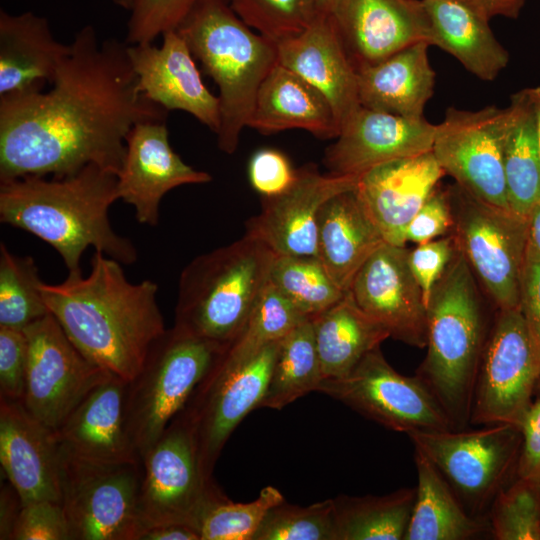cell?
Instances as JSON below:
<instances>
[{
	"mask_svg": "<svg viewBox=\"0 0 540 540\" xmlns=\"http://www.w3.org/2000/svg\"><path fill=\"white\" fill-rule=\"evenodd\" d=\"M70 44L49 90L0 96V181L64 177L88 165L117 176L132 127L166 118L138 90L126 42L100 44L87 25Z\"/></svg>",
	"mask_w": 540,
	"mask_h": 540,
	"instance_id": "6da1fadb",
	"label": "cell"
},
{
	"mask_svg": "<svg viewBox=\"0 0 540 540\" xmlns=\"http://www.w3.org/2000/svg\"><path fill=\"white\" fill-rule=\"evenodd\" d=\"M90 267L87 276L68 273L59 284L43 282L44 301L86 358L129 382L166 331L158 285L131 283L122 263L98 251Z\"/></svg>",
	"mask_w": 540,
	"mask_h": 540,
	"instance_id": "7a4b0ae2",
	"label": "cell"
},
{
	"mask_svg": "<svg viewBox=\"0 0 540 540\" xmlns=\"http://www.w3.org/2000/svg\"><path fill=\"white\" fill-rule=\"evenodd\" d=\"M117 200V176L96 165L51 179L24 176L0 181V221L48 243L69 274L82 272L81 257L89 247L130 265L137 250L109 219Z\"/></svg>",
	"mask_w": 540,
	"mask_h": 540,
	"instance_id": "3957f363",
	"label": "cell"
},
{
	"mask_svg": "<svg viewBox=\"0 0 540 540\" xmlns=\"http://www.w3.org/2000/svg\"><path fill=\"white\" fill-rule=\"evenodd\" d=\"M426 320L427 352L415 375L440 404L453 429H465L489 332L474 273L458 248L433 287Z\"/></svg>",
	"mask_w": 540,
	"mask_h": 540,
	"instance_id": "277c9868",
	"label": "cell"
},
{
	"mask_svg": "<svg viewBox=\"0 0 540 540\" xmlns=\"http://www.w3.org/2000/svg\"><path fill=\"white\" fill-rule=\"evenodd\" d=\"M219 90L221 151H236L258 89L278 62L276 43L247 26L228 0H202L177 28Z\"/></svg>",
	"mask_w": 540,
	"mask_h": 540,
	"instance_id": "5b68a950",
	"label": "cell"
},
{
	"mask_svg": "<svg viewBox=\"0 0 540 540\" xmlns=\"http://www.w3.org/2000/svg\"><path fill=\"white\" fill-rule=\"evenodd\" d=\"M275 257L247 234L195 257L179 277L174 326L227 347L267 287Z\"/></svg>",
	"mask_w": 540,
	"mask_h": 540,
	"instance_id": "8992f818",
	"label": "cell"
},
{
	"mask_svg": "<svg viewBox=\"0 0 540 540\" xmlns=\"http://www.w3.org/2000/svg\"><path fill=\"white\" fill-rule=\"evenodd\" d=\"M225 348L177 326L153 343L126 395L127 430L140 458L185 408Z\"/></svg>",
	"mask_w": 540,
	"mask_h": 540,
	"instance_id": "52a82bcc",
	"label": "cell"
},
{
	"mask_svg": "<svg viewBox=\"0 0 540 540\" xmlns=\"http://www.w3.org/2000/svg\"><path fill=\"white\" fill-rule=\"evenodd\" d=\"M447 481L466 511L488 520L497 495L516 477L522 447L520 425L419 431L407 435Z\"/></svg>",
	"mask_w": 540,
	"mask_h": 540,
	"instance_id": "ba28073f",
	"label": "cell"
},
{
	"mask_svg": "<svg viewBox=\"0 0 540 540\" xmlns=\"http://www.w3.org/2000/svg\"><path fill=\"white\" fill-rule=\"evenodd\" d=\"M456 246L499 310L519 308L527 249L526 218L466 192L447 189Z\"/></svg>",
	"mask_w": 540,
	"mask_h": 540,
	"instance_id": "9c48e42d",
	"label": "cell"
},
{
	"mask_svg": "<svg viewBox=\"0 0 540 540\" xmlns=\"http://www.w3.org/2000/svg\"><path fill=\"white\" fill-rule=\"evenodd\" d=\"M141 462L140 534L164 524H185L198 530L203 512L222 492L203 475L191 427L181 412Z\"/></svg>",
	"mask_w": 540,
	"mask_h": 540,
	"instance_id": "30bf717a",
	"label": "cell"
},
{
	"mask_svg": "<svg viewBox=\"0 0 540 540\" xmlns=\"http://www.w3.org/2000/svg\"><path fill=\"white\" fill-rule=\"evenodd\" d=\"M142 462L91 463L61 454V504L71 540H138Z\"/></svg>",
	"mask_w": 540,
	"mask_h": 540,
	"instance_id": "8fae6325",
	"label": "cell"
},
{
	"mask_svg": "<svg viewBox=\"0 0 540 540\" xmlns=\"http://www.w3.org/2000/svg\"><path fill=\"white\" fill-rule=\"evenodd\" d=\"M540 385V352L519 308L499 310L482 353L470 424L521 425Z\"/></svg>",
	"mask_w": 540,
	"mask_h": 540,
	"instance_id": "7c38bea8",
	"label": "cell"
},
{
	"mask_svg": "<svg viewBox=\"0 0 540 540\" xmlns=\"http://www.w3.org/2000/svg\"><path fill=\"white\" fill-rule=\"evenodd\" d=\"M317 392L326 394L380 425L407 435L451 430L453 426L435 397L415 375L398 373L380 346L370 351L346 376L323 379Z\"/></svg>",
	"mask_w": 540,
	"mask_h": 540,
	"instance_id": "4fadbf2b",
	"label": "cell"
},
{
	"mask_svg": "<svg viewBox=\"0 0 540 540\" xmlns=\"http://www.w3.org/2000/svg\"><path fill=\"white\" fill-rule=\"evenodd\" d=\"M24 332L28 361L22 403L33 417L56 430L111 372L86 358L51 313Z\"/></svg>",
	"mask_w": 540,
	"mask_h": 540,
	"instance_id": "5bb4252c",
	"label": "cell"
},
{
	"mask_svg": "<svg viewBox=\"0 0 540 540\" xmlns=\"http://www.w3.org/2000/svg\"><path fill=\"white\" fill-rule=\"evenodd\" d=\"M279 344L280 340L269 344L232 371L209 370L181 411L191 427L207 480H213L215 463L234 429L263 399Z\"/></svg>",
	"mask_w": 540,
	"mask_h": 540,
	"instance_id": "9a60e30c",
	"label": "cell"
},
{
	"mask_svg": "<svg viewBox=\"0 0 540 540\" xmlns=\"http://www.w3.org/2000/svg\"><path fill=\"white\" fill-rule=\"evenodd\" d=\"M505 110L448 108L436 125L432 152L444 173L474 197L510 209L503 164Z\"/></svg>",
	"mask_w": 540,
	"mask_h": 540,
	"instance_id": "2e32d148",
	"label": "cell"
},
{
	"mask_svg": "<svg viewBox=\"0 0 540 540\" xmlns=\"http://www.w3.org/2000/svg\"><path fill=\"white\" fill-rule=\"evenodd\" d=\"M361 175L322 174L314 165L297 169L283 193L262 197L261 211L246 223V234L275 255L318 257V218L326 201L357 187Z\"/></svg>",
	"mask_w": 540,
	"mask_h": 540,
	"instance_id": "e0dca14e",
	"label": "cell"
},
{
	"mask_svg": "<svg viewBox=\"0 0 540 540\" xmlns=\"http://www.w3.org/2000/svg\"><path fill=\"white\" fill-rule=\"evenodd\" d=\"M409 250L384 242L363 264L349 291L391 338L426 347V304L408 262Z\"/></svg>",
	"mask_w": 540,
	"mask_h": 540,
	"instance_id": "ac0fdd59",
	"label": "cell"
},
{
	"mask_svg": "<svg viewBox=\"0 0 540 540\" xmlns=\"http://www.w3.org/2000/svg\"><path fill=\"white\" fill-rule=\"evenodd\" d=\"M165 119L136 123L126 137V152L117 174V194L135 209L140 224L156 226L162 198L186 184H203L210 174L186 164L169 143Z\"/></svg>",
	"mask_w": 540,
	"mask_h": 540,
	"instance_id": "d6986e66",
	"label": "cell"
},
{
	"mask_svg": "<svg viewBox=\"0 0 540 540\" xmlns=\"http://www.w3.org/2000/svg\"><path fill=\"white\" fill-rule=\"evenodd\" d=\"M436 125L358 107L327 147L323 163L334 175H362L379 165L432 151Z\"/></svg>",
	"mask_w": 540,
	"mask_h": 540,
	"instance_id": "ffe728a7",
	"label": "cell"
},
{
	"mask_svg": "<svg viewBox=\"0 0 540 540\" xmlns=\"http://www.w3.org/2000/svg\"><path fill=\"white\" fill-rule=\"evenodd\" d=\"M153 43L127 44V54L138 90L165 110H182L217 134L220 105L204 84L186 40L177 30Z\"/></svg>",
	"mask_w": 540,
	"mask_h": 540,
	"instance_id": "44dd1931",
	"label": "cell"
},
{
	"mask_svg": "<svg viewBox=\"0 0 540 540\" xmlns=\"http://www.w3.org/2000/svg\"><path fill=\"white\" fill-rule=\"evenodd\" d=\"M331 17L356 70L415 43L430 45L421 0H339Z\"/></svg>",
	"mask_w": 540,
	"mask_h": 540,
	"instance_id": "7402d4cb",
	"label": "cell"
},
{
	"mask_svg": "<svg viewBox=\"0 0 540 540\" xmlns=\"http://www.w3.org/2000/svg\"><path fill=\"white\" fill-rule=\"evenodd\" d=\"M0 462L22 504L62 500L61 452L55 430L22 401L0 398Z\"/></svg>",
	"mask_w": 540,
	"mask_h": 540,
	"instance_id": "603a6c76",
	"label": "cell"
},
{
	"mask_svg": "<svg viewBox=\"0 0 540 540\" xmlns=\"http://www.w3.org/2000/svg\"><path fill=\"white\" fill-rule=\"evenodd\" d=\"M128 381L109 374L55 430L62 455L91 463L141 461L126 424Z\"/></svg>",
	"mask_w": 540,
	"mask_h": 540,
	"instance_id": "cb8c5ba5",
	"label": "cell"
},
{
	"mask_svg": "<svg viewBox=\"0 0 540 540\" xmlns=\"http://www.w3.org/2000/svg\"><path fill=\"white\" fill-rule=\"evenodd\" d=\"M445 175L432 151L362 174L356 190L385 242L406 246L405 230Z\"/></svg>",
	"mask_w": 540,
	"mask_h": 540,
	"instance_id": "d4e9b609",
	"label": "cell"
},
{
	"mask_svg": "<svg viewBox=\"0 0 540 540\" xmlns=\"http://www.w3.org/2000/svg\"><path fill=\"white\" fill-rule=\"evenodd\" d=\"M276 46L278 62L328 99L341 128L361 105L357 70L331 15L319 14L302 33Z\"/></svg>",
	"mask_w": 540,
	"mask_h": 540,
	"instance_id": "484cf974",
	"label": "cell"
},
{
	"mask_svg": "<svg viewBox=\"0 0 540 540\" xmlns=\"http://www.w3.org/2000/svg\"><path fill=\"white\" fill-rule=\"evenodd\" d=\"M70 49L54 38L46 18L1 10L0 96L43 90Z\"/></svg>",
	"mask_w": 540,
	"mask_h": 540,
	"instance_id": "4316f807",
	"label": "cell"
},
{
	"mask_svg": "<svg viewBox=\"0 0 540 540\" xmlns=\"http://www.w3.org/2000/svg\"><path fill=\"white\" fill-rule=\"evenodd\" d=\"M247 126L262 134L303 129L320 139L336 138L340 132L328 99L279 62L261 83Z\"/></svg>",
	"mask_w": 540,
	"mask_h": 540,
	"instance_id": "83f0119b",
	"label": "cell"
},
{
	"mask_svg": "<svg viewBox=\"0 0 540 540\" xmlns=\"http://www.w3.org/2000/svg\"><path fill=\"white\" fill-rule=\"evenodd\" d=\"M384 242L356 188L333 196L322 206L318 218V258L345 292Z\"/></svg>",
	"mask_w": 540,
	"mask_h": 540,
	"instance_id": "f1b7e54d",
	"label": "cell"
},
{
	"mask_svg": "<svg viewBox=\"0 0 540 540\" xmlns=\"http://www.w3.org/2000/svg\"><path fill=\"white\" fill-rule=\"evenodd\" d=\"M429 46L427 42H418L377 63L358 68L360 105L407 118H423L435 84Z\"/></svg>",
	"mask_w": 540,
	"mask_h": 540,
	"instance_id": "f546056e",
	"label": "cell"
},
{
	"mask_svg": "<svg viewBox=\"0 0 540 540\" xmlns=\"http://www.w3.org/2000/svg\"><path fill=\"white\" fill-rule=\"evenodd\" d=\"M430 22V45L454 56L476 77L491 81L509 57L491 31L490 17L472 0H422Z\"/></svg>",
	"mask_w": 540,
	"mask_h": 540,
	"instance_id": "4dcf8cb0",
	"label": "cell"
},
{
	"mask_svg": "<svg viewBox=\"0 0 540 540\" xmlns=\"http://www.w3.org/2000/svg\"><path fill=\"white\" fill-rule=\"evenodd\" d=\"M311 321L323 379L346 376L390 337L357 305L350 291Z\"/></svg>",
	"mask_w": 540,
	"mask_h": 540,
	"instance_id": "1f68e13d",
	"label": "cell"
},
{
	"mask_svg": "<svg viewBox=\"0 0 540 540\" xmlns=\"http://www.w3.org/2000/svg\"><path fill=\"white\" fill-rule=\"evenodd\" d=\"M415 502L404 540H470L489 532L487 519L469 514L436 467L414 450Z\"/></svg>",
	"mask_w": 540,
	"mask_h": 540,
	"instance_id": "d6a6232c",
	"label": "cell"
},
{
	"mask_svg": "<svg viewBox=\"0 0 540 540\" xmlns=\"http://www.w3.org/2000/svg\"><path fill=\"white\" fill-rule=\"evenodd\" d=\"M503 164L510 209L526 218L540 199V147L529 89L504 108Z\"/></svg>",
	"mask_w": 540,
	"mask_h": 540,
	"instance_id": "836d02e7",
	"label": "cell"
},
{
	"mask_svg": "<svg viewBox=\"0 0 540 540\" xmlns=\"http://www.w3.org/2000/svg\"><path fill=\"white\" fill-rule=\"evenodd\" d=\"M415 496V487H405L382 496L333 498L336 540H404Z\"/></svg>",
	"mask_w": 540,
	"mask_h": 540,
	"instance_id": "e575fe53",
	"label": "cell"
},
{
	"mask_svg": "<svg viewBox=\"0 0 540 540\" xmlns=\"http://www.w3.org/2000/svg\"><path fill=\"white\" fill-rule=\"evenodd\" d=\"M311 319L280 340L266 393L258 408L280 410L298 398L317 392L322 381Z\"/></svg>",
	"mask_w": 540,
	"mask_h": 540,
	"instance_id": "d590c367",
	"label": "cell"
},
{
	"mask_svg": "<svg viewBox=\"0 0 540 540\" xmlns=\"http://www.w3.org/2000/svg\"><path fill=\"white\" fill-rule=\"evenodd\" d=\"M307 319L269 281L241 332L209 370L225 373L238 368Z\"/></svg>",
	"mask_w": 540,
	"mask_h": 540,
	"instance_id": "8d00e7d4",
	"label": "cell"
},
{
	"mask_svg": "<svg viewBox=\"0 0 540 540\" xmlns=\"http://www.w3.org/2000/svg\"><path fill=\"white\" fill-rule=\"evenodd\" d=\"M270 283L305 317L311 319L338 302L345 292L314 256L276 255Z\"/></svg>",
	"mask_w": 540,
	"mask_h": 540,
	"instance_id": "74e56055",
	"label": "cell"
},
{
	"mask_svg": "<svg viewBox=\"0 0 540 540\" xmlns=\"http://www.w3.org/2000/svg\"><path fill=\"white\" fill-rule=\"evenodd\" d=\"M38 267L30 256L0 245V326L24 330L50 312L44 301Z\"/></svg>",
	"mask_w": 540,
	"mask_h": 540,
	"instance_id": "f35d334b",
	"label": "cell"
},
{
	"mask_svg": "<svg viewBox=\"0 0 540 540\" xmlns=\"http://www.w3.org/2000/svg\"><path fill=\"white\" fill-rule=\"evenodd\" d=\"M487 518L496 540H540V479L516 477L497 495Z\"/></svg>",
	"mask_w": 540,
	"mask_h": 540,
	"instance_id": "ab89813d",
	"label": "cell"
},
{
	"mask_svg": "<svg viewBox=\"0 0 540 540\" xmlns=\"http://www.w3.org/2000/svg\"><path fill=\"white\" fill-rule=\"evenodd\" d=\"M284 500L273 486L264 487L255 500L247 503L232 502L221 493L200 518V539L253 540L267 512Z\"/></svg>",
	"mask_w": 540,
	"mask_h": 540,
	"instance_id": "60d3db41",
	"label": "cell"
},
{
	"mask_svg": "<svg viewBox=\"0 0 540 540\" xmlns=\"http://www.w3.org/2000/svg\"><path fill=\"white\" fill-rule=\"evenodd\" d=\"M253 540H336L334 500L308 506L284 500L267 512Z\"/></svg>",
	"mask_w": 540,
	"mask_h": 540,
	"instance_id": "b9f144b4",
	"label": "cell"
},
{
	"mask_svg": "<svg viewBox=\"0 0 540 540\" xmlns=\"http://www.w3.org/2000/svg\"><path fill=\"white\" fill-rule=\"evenodd\" d=\"M236 15L278 43L302 33L320 14L315 0H228Z\"/></svg>",
	"mask_w": 540,
	"mask_h": 540,
	"instance_id": "7bdbcfd3",
	"label": "cell"
},
{
	"mask_svg": "<svg viewBox=\"0 0 540 540\" xmlns=\"http://www.w3.org/2000/svg\"><path fill=\"white\" fill-rule=\"evenodd\" d=\"M202 0H132L127 23L128 45L153 43L177 28Z\"/></svg>",
	"mask_w": 540,
	"mask_h": 540,
	"instance_id": "ee69618b",
	"label": "cell"
},
{
	"mask_svg": "<svg viewBox=\"0 0 540 540\" xmlns=\"http://www.w3.org/2000/svg\"><path fill=\"white\" fill-rule=\"evenodd\" d=\"M12 540H71L62 504L42 500L23 505Z\"/></svg>",
	"mask_w": 540,
	"mask_h": 540,
	"instance_id": "f6af8a7d",
	"label": "cell"
},
{
	"mask_svg": "<svg viewBox=\"0 0 540 540\" xmlns=\"http://www.w3.org/2000/svg\"><path fill=\"white\" fill-rule=\"evenodd\" d=\"M28 342L24 330L0 326V398L22 401Z\"/></svg>",
	"mask_w": 540,
	"mask_h": 540,
	"instance_id": "bcb514c9",
	"label": "cell"
},
{
	"mask_svg": "<svg viewBox=\"0 0 540 540\" xmlns=\"http://www.w3.org/2000/svg\"><path fill=\"white\" fill-rule=\"evenodd\" d=\"M456 250V242L451 234L417 244V247L409 250V266L426 305L434 285L445 272Z\"/></svg>",
	"mask_w": 540,
	"mask_h": 540,
	"instance_id": "7dc6e473",
	"label": "cell"
},
{
	"mask_svg": "<svg viewBox=\"0 0 540 540\" xmlns=\"http://www.w3.org/2000/svg\"><path fill=\"white\" fill-rule=\"evenodd\" d=\"M296 172L287 156L272 148L256 151L248 165L250 184L262 197L283 193L295 180Z\"/></svg>",
	"mask_w": 540,
	"mask_h": 540,
	"instance_id": "c3c4849f",
	"label": "cell"
},
{
	"mask_svg": "<svg viewBox=\"0 0 540 540\" xmlns=\"http://www.w3.org/2000/svg\"><path fill=\"white\" fill-rule=\"evenodd\" d=\"M452 230L448 190L443 191L437 186L408 223L405 240L406 243L421 244L449 235Z\"/></svg>",
	"mask_w": 540,
	"mask_h": 540,
	"instance_id": "681fc988",
	"label": "cell"
},
{
	"mask_svg": "<svg viewBox=\"0 0 540 540\" xmlns=\"http://www.w3.org/2000/svg\"><path fill=\"white\" fill-rule=\"evenodd\" d=\"M519 309L540 352V258L527 249L520 277Z\"/></svg>",
	"mask_w": 540,
	"mask_h": 540,
	"instance_id": "f907efd6",
	"label": "cell"
},
{
	"mask_svg": "<svg viewBox=\"0 0 540 540\" xmlns=\"http://www.w3.org/2000/svg\"><path fill=\"white\" fill-rule=\"evenodd\" d=\"M520 427L522 447L517 477L540 479V385Z\"/></svg>",
	"mask_w": 540,
	"mask_h": 540,
	"instance_id": "816d5d0a",
	"label": "cell"
},
{
	"mask_svg": "<svg viewBox=\"0 0 540 540\" xmlns=\"http://www.w3.org/2000/svg\"><path fill=\"white\" fill-rule=\"evenodd\" d=\"M22 501L9 483L2 486L0 494V539L12 540V534L22 509Z\"/></svg>",
	"mask_w": 540,
	"mask_h": 540,
	"instance_id": "f5cc1de1",
	"label": "cell"
},
{
	"mask_svg": "<svg viewBox=\"0 0 540 540\" xmlns=\"http://www.w3.org/2000/svg\"><path fill=\"white\" fill-rule=\"evenodd\" d=\"M138 540H201L197 529L185 524H164L145 529Z\"/></svg>",
	"mask_w": 540,
	"mask_h": 540,
	"instance_id": "db71d44e",
	"label": "cell"
},
{
	"mask_svg": "<svg viewBox=\"0 0 540 540\" xmlns=\"http://www.w3.org/2000/svg\"><path fill=\"white\" fill-rule=\"evenodd\" d=\"M492 18L501 15L517 17L525 0H472Z\"/></svg>",
	"mask_w": 540,
	"mask_h": 540,
	"instance_id": "11a10c76",
	"label": "cell"
},
{
	"mask_svg": "<svg viewBox=\"0 0 540 540\" xmlns=\"http://www.w3.org/2000/svg\"><path fill=\"white\" fill-rule=\"evenodd\" d=\"M527 251L540 258V199L526 217Z\"/></svg>",
	"mask_w": 540,
	"mask_h": 540,
	"instance_id": "9f6ffc18",
	"label": "cell"
},
{
	"mask_svg": "<svg viewBox=\"0 0 540 540\" xmlns=\"http://www.w3.org/2000/svg\"><path fill=\"white\" fill-rule=\"evenodd\" d=\"M529 93H530L531 100L533 103L538 141H539V147H540V86L535 87V88H530Z\"/></svg>",
	"mask_w": 540,
	"mask_h": 540,
	"instance_id": "6f0895ef",
	"label": "cell"
},
{
	"mask_svg": "<svg viewBox=\"0 0 540 540\" xmlns=\"http://www.w3.org/2000/svg\"><path fill=\"white\" fill-rule=\"evenodd\" d=\"M320 14L331 15L339 0H315Z\"/></svg>",
	"mask_w": 540,
	"mask_h": 540,
	"instance_id": "680465c9",
	"label": "cell"
},
{
	"mask_svg": "<svg viewBox=\"0 0 540 540\" xmlns=\"http://www.w3.org/2000/svg\"><path fill=\"white\" fill-rule=\"evenodd\" d=\"M113 2L128 11L130 9L132 0H113Z\"/></svg>",
	"mask_w": 540,
	"mask_h": 540,
	"instance_id": "91938a15",
	"label": "cell"
},
{
	"mask_svg": "<svg viewBox=\"0 0 540 540\" xmlns=\"http://www.w3.org/2000/svg\"><path fill=\"white\" fill-rule=\"evenodd\" d=\"M422 1V0H421Z\"/></svg>",
	"mask_w": 540,
	"mask_h": 540,
	"instance_id": "94428289",
	"label": "cell"
}]
</instances>
